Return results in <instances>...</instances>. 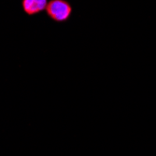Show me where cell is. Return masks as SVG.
<instances>
[{"label":"cell","instance_id":"obj_1","mask_svg":"<svg viewBox=\"0 0 156 156\" xmlns=\"http://www.w3.org/2000/svg\"><path fill=\"white\" fill-rule=\"evenodd\" d=\"M48 15L57 22L67 20L71 14V7L64 0H51L46 7Z\"/></svg>","mask_w":156,"mask_h":156},{"label":"cell","instance_id":"obj_2","mask_svg":"<svg viewBox=\"0 0 156 156\" xmlns=\"http://www.w3.org/2000/svg\"><path fill=\"white\" fill-rule=\"evenodd\" d=\"M47 5V0H23V8L29 15H33V14L42 11L46 9Z\"/></svg>","mask_w":156,"mask_h":156}]
</instances>
